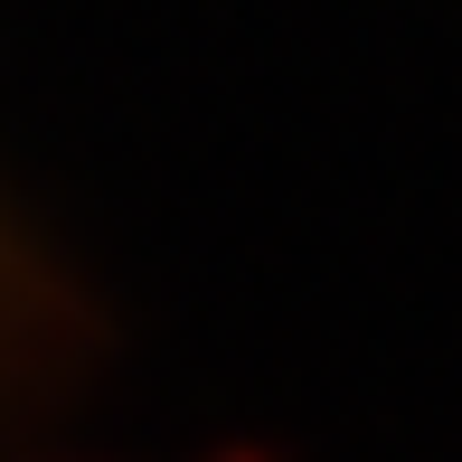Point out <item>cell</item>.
<instances>
[{
	"label": "cell",
	"instance_id": "1",
	"mask_svg": "<svg viewBox=\"0 0 462 462\" xmlns=\"http://www.w3.org/2000/svg\"><path fill=\"white\" fill-rule=\"evenodd\" d=\"M10 302H19V255H10V226H0V340H10Z\"/></svg>",
	"mask_w": 462,
	"mask_h": 462
}]
</instances>
